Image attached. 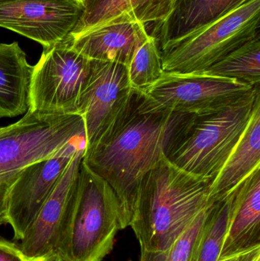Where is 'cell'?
<instances>
[{
  "instance_id": "obj_19",
  "label": "cell",
  "mask_w": 260,
  "mask_h": 261,
  "mask_svg": "<svg viewBox=\"0 0 260 261\" xmlns=\"http://www.w3.org/2000/svg\"><path fill=\"white\" fill-rule=\"evenodd\" d=\"M199 74L235 80L259 87L260 36L247 41Z\"/></svg>"
},
{
  "instance_id": "obj_2",
  "label": "cell",
  "mask_w": 260,
  "mask_h": 261,
  "mask_svg": "<svg viewBox=\"0 0 260 261\" xmlns=\"http://www.w3.org/2000/svg\"><path fill=\"white\" fill-rule=\"evenodd\" d=\"M212 181L190 174L165 158L143 178L130 226L140 251L167 249L213 202Z\"/></svg>"
},
{
  "instance_id": "obj_15",
  "label": "cell",
  "mask_w": 260,
  "mask_h": 261,
  "mask_svg": "<svg viewBox=\"0 0 260 261\" xmlns=\"http://www.w3.org/2000/svg\"><path fill=\"white\" fill-rule=\"evenodd\" d=\"M177 0H85L84 11L70 36L119 21L162 22ZM69 35V36H70Z\"/></svg>"
},
{
  "instance_id": "obj_13",
  "label": "cell",
  "mask_w": 260,
  "mask_h": 261,
  "mask_svg": "<svg viewBox=\"0 0 260 261\" xmlns=\"http://www.w3.org/2000/svg\"><path fill=\"white\" fill-rule=\"evenodd\" d=\"M150 35L139 22H111L67 38L72 48L90 61L116 63L129 67Z\"/></svg>"
},
{
  "instance_id": "obj_12",
  "label": "cell",
  "mask_w": 260,
  "mask_h": 261,
  "mask_svg": "<svg viewBox=\"0 0 260 261\" xmlns=\"http://www.w3.org/2000/svg\"><path fill=\"white\" fill-rule=\"evenodd\" d=\"M83 11L77 0H0V27L49 48L68 38Z\"/></svg>"
},
{
  "instance_id": "obj_14",
  "label": "cell",
  "mask_w": 260,
  "mask_h": 261,
  "mask_svg": "<svg viewBox=\"0 0 260 261\" xmlns=\"http://www.w3.org/2000/svg\"><path fill=\"white\" fill-rule=\"evenodd\" d=\"M260 247V167L232 190V208L219 258Z\"/></svg>"
},
{
  "instance_id": "obj_4",
  "label": "cell",
  "mask_w": 260,
  "mask_h": 261,
  "mask_svg": "<svg viewBox=\"0 0 260 261\" xmlns=\"http://www.w3.org/2000/svg\"><path fill=\"white\" fill-rule=\"evenodd\" d=\"M260 0H249L206 27L160 50L164 73L199 74L260 36Z\"/></svg>"
},
{
  "instance_id": "obj_23",
  "label": "cell",
  "mask_w": 260,
  "mask_h": 261,
  "mask_svg": "<svg viewBox=\"0 0 260 261\" xmlns=\"http://www.w3.org/2000/svg\"><path fill=\"white\" fill-rule=\"evenodd\" d=\"M0 261H31L26 257L19 245L0 239Z\"/></svg>"
},
{
  "instance_id": "obj_6",
  "label": "cell",
  "mask_w": 260,
  "mask_h": 261,
  "mask_svg": "<svg viewBox=\"0 0 260 261\" xmlns=\"http://www.w3.org/2000/svg\"><path fill=\"white\" fill-rule=\"evenodd\" d=\"M253 87L235 80L203 74L163 73L138 94V109L148 113L204 115L251 95Z\"/></svg>"
},
{
  "instance_id": "obj_24",
  "label": "cell",
  "mask_w": 260,
  "mask_h": 261,
  "mask_svg": "<svg viewBox=\"0 0 260 261\" xmlns=\"http://www.w3.org/2000/svg\"><path fill=\"white\" fill-rule=\"evenodd\" d=\"M218 261H260V247L219 258Z\"/></svg>"
},
{
  "instance_id": "obj_21",
  "label": "cell",
  "mask_w": 260,
  "mask_h": 261,
  "mask_svg": "<svg viewBox=\"0 0 260 261\" xmlns=\"http://www.w3.org/2000/svg\"><path fill=\"white\" fill-rule=\"evenodd\" d=\"M163 73L158 42L150 35L128 67L130 85L134 91H143L158 81Z\"/></svg>"
},
{
  "instance_id": "obj_18",
  "label": "cell",
  "mask_w": 260,
  "mask_h": 261,
  "mask_svg": "<svg viewBox=\"0 0 260 261\" xmlns=\"http://www.w3.org/2000/svg\"><path fill=\"white\" fill-rule=\"evenodd\" d=\"M33 67L18 42L0 44V119L28 111Z\"/></svg>"
},
{
  "instance_id": "obj_16",
  "label": "cell",
  "mask_w": 260,
  "mask_h": 261,
  "mask_svg": "<svg viewBox=\"0 0 260 261\" xmlns=\"http://www.w3.org/2000/svg\"><path fill=\"white\" fill-rule=\"evenodd\" d=\"M260 167V97L256 99L248 125L222 168L212 181L209 199H224L250 173Z\"/></svg>"
},
{
  "instance_id": "obj_25",
  "label": "cell",
  "mask_w": 260,
  "mask_h": 261,
  "mask_svg": "<svg viewBox=\"0 0 260 261\" xmlns=\"http://www.w3.org/2000/svg\"><path fill=\"white\" fill-rule=\"evenodd\" d=\"M42 261H66L61 256L58 254H53V255L48 256V257H45L43 259Z\"/></svg>"
},
{
  "instance_id": "obj_28",
  "label": "cell",
  "mask_w": 260,
  "mask_h": 261,
  "mask_svg": "<svg viewBox=\"0 0 260 261\" xmlns=\"http://www.w3.org/2000/svg\"><path fill=\"white\" fill-rule=\"evenodd\" d=\"M37 261H42V260H37Z\"/></svg>"
},
{
  "instance_id": "obj_10",
  "label": "cell",
  "mask_w": 260,
  "mask_h": 261,
  "mask_svg": "<svg viewBox=\"0 0 260 261\" xmlns=\"http://www.w3.org/2000/svg\"><path fill=\"white\" fill-rule=\"evenodd\" d=\"M134 93L125 66L91 61L90 75L79 102V115L85 125V153L93 149L122 117Z\"/></svg>"
},
{
  "instance_id": "obj_11",
  "label": "cell",
  "mask_w": 260,
  "mask_h": 261,
  "mask_svg": "<svg viewBox=\"0 0 260 261\" xmlns=\"http://www.w3.org/2000/svg\"><path fill=\"white\" fill-rule=\"evenodd\" d=\"M82 147H86L85 133L72 140L54 156L29 164L21 170L7 196L8 221L15 240L23 239L73 156Z\"/></svg>"
},
{
  "instance_id": "obj_26",
  "label": "cell",
  "mask_w": 260,
  "mask_h": 261,
  "mask_svg": "<svg viewBox=\"0 0 260 261\" xmlns=\"http://www.w3.org/2000/svg\"><path fill=\"white\" fill-rule=\"evenodd\" d=\"M77 1L80 2V3H82V4H83L84 2H85V0H77Z\"/></svg>"
},
{
  "instance_id": "obj_3",
  "label": "cell",
  "mask_w": 260,
  "mask_h": 261,
  "mask_svg": "<svg viewBox=\"0 0 260 261\" xmlns=\"http://www.w3.org/2000/svg\"><path fill=\"white\" fill-rule=\"evenodd\" d=\"M259 88L239 102L204 115H190L166 158L190 174L212 181L238 144L251 118Z\"/></svg>"
},
{
  "instance_id": "obj_17",
  "label": "cell",
  "mask_w": 260,
  "mask_h": 261,
  "mask_svg": "<svg viewBox=\"0 0 260 261\" xmlns=\"http://www.w3.org/2000/svg\"><path fill=\"white\" fill-rule=\"evenodd\" d=\"M249 0H177L167 18L160 22L159 48H164L219 19Z\"/></svg>"
},
{
  "instance_id": "obj_22",
  "label": "cell",
  "mask_w": 260,
  "mask_h": 261,
  "mask_svg": "<svg viewBox=\"0 0 260 261\" xmlns=\"http://www.w3.org/2000/svg\"><path fill=\"white\" fill-rule=\"evenodd\" d=\"M210 207L203 211L167 249L160 251H140V261L193 260Z\"/></svg>"
},
{
  "instance_id": "obj_1",
  "label": "cell",
  "mask_w": 260,
  "mask_h": 261,
  "mask_svg": "<svg viewBox=\"0 0 260 261\" xmlns=\"http://www.w3.org/2000/svg\"><path fill=\"white\" fill-rule=\"evenodd\" d=\"M189 116L140 111L135 91L122 117L84 154V163L114 191L122 229L132 222L143 178L166 158L176 135Z\"/></svg>"
},
{
  "instance_id": "obj_9",
  "label": "cell",
  "mask_w": 260,
  "mask_h": 261,
  "mask_svg": "<svg viewBox=\"0 0 260 261\" xmlns=\"http://www.w3.org/2000/svg\"><path fill=\"white\" fill-rule=\"evenodd\" d=\"M85 147L73 156L61 180L29 227L19 247L31 261L58 254L64 258L79 189Z\"/></svg>"
},
{
  "instance_id": "obj_20",
  "label": "cell",
  "mask_w": 260,
  "mask_h": 261,
  "mask_svg": "<svg viewBox=\"0 0 260 261\" xmlns=\"http://www.w3.org/2000/svg\"><path fill=\"white\" fill-rule=\"evenodd\" d=\"M232 191L209 208L192 261H218L222 249L232 208Z\"/></svg>"
},
{
  "instance_id": "obj_7",
  "label": "cell",
  "mask_w": 260,
  "mask_h": 261,
  "mask_svg": "<svg viewBox=\"0 0 260 261\" xmlns=\"http://www.w3.org/2000/svg\"><path fill=\"white\" fill-rule=\"evenodd\" d=\"M91 61L72 48L68 39L44 49L34 66L28 111L50 116H80L81 95Z\"/></svg>"
},
{
  "instance_id": "obj_5",
  "label": "cell",
  "mask_w": 260,
  "mask_h": 261,
  "mask_svg": "<svg viewBox=\"0 0 260 261\" xmlns=\"http://www.w3.org/2000/svg\"><path fill=\"white\" fill-rule=\"evenodd\" d=\"M119 230L120 211L114 191L82 161L64 260H103Z\"/></svg>"
},
{
  "instance_id": "obj_27",
  "label": "cell",
  "mask_w": 260,
  "mask_h": 261,
  "mask_svg": "<svg viewBox=\"0 0 260 261\" xmlns=\"http://www.w3.org/2000/svg\"><path fill=\"white\" fill-rule=\"evenodd\" d=\"M2 129V127H0V130H1Z\"/></svg>"
},
{
  "instance_id": "obj_8",
  "label": "cell",
  "mask_w": 260,
  "mask_h": 261,
  "mask_svg": "<svg viewBox=\"0 0 260 261\" xmlns=\"http://www.w3.org/2000/svg\"><path fill=\"white\" fill-rule=\"evenodd\" d=\"M85 133L81 116H50L27 111L0 130V176L51 158Z\"/></svg>"
}]
</instances>
